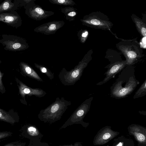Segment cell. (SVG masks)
<instances>
[{
	"label": "cell",
	"mask_w": 146,
	"mask_h": 146,
	"mask_svg": "<svg viewBox=\"0 0 146 146\" xmlns=\"http://www.w3.org/2000/svg\"><path fill=\"white\" fill-rule=\"evenodd\" d=\"M119 133L113 131L111 127L106 126L102 128L98 132L94 139V145L106 144L117 136Z\"/></svg>",
	"instance_id": "obj_6"
},
{
	"label": "cell",
	"mask_w": 146,
	"mask_h": 146,
	"mask_svg": "<svg viewBox=\"0 0 146 146\" xmlns=\"http://www.w3.org/2000/svg\"><path fill=\"white\" fill-rule=\"evenodd\" d=\"M146 94V79L135 92L133 98L135 99L145 96Z\"/></svg>",
	"instance_id": "obj_16"
},
{
	"label": "cell",
	"mask_w": 146,
	"mask_h": 146,
	"mask_svg": "<svg viewBox=\"0 0 146 146\" xmlns=\"http://www.w3.org/2000/svg\"><path fill=\"white\" fill-rule=\"evenodd\" d=\"M139 84L135 78L134 66L126 65L110 88L111 96L117 99L126 98Z\"/></svg>",
	"instance_id": "obj_1"
},
{
	"label": "cell",
	"mask_w": 146,
	"mask_h": 146,
	"mask_svg": "<svg viewBox=\"0 0 146 146\" xmlns=\"http://www.w3.org/2000/svg\"><path fill=\"white\" fill-rule=\"evenodd\" d=\"M129 135L133 136L138 142V146H146V129L135 124L130 125L128 128Z\"/></svg>",
	"instance_id": "obj_9"
},
{
	"label": "cell",
	"mask_w": 146,
	"mask_h": 146,
	"mask_svg": "<svg viewBox=\"0 0 146 146\" xmlns=\"http://www.w3.org/2000/svg\"><path fill=\"white\" fill-rule=\"evenodd\" d=\"M112 146H134L133 141L131 139L121 136L115 139Z\"/></svg>",
	"instance_id": "obj_13"
},
{
	"label": "cell",
	"mask_w": 146,
	"mask_h": 146,
	"mask_svg": "<svg viewBox=\"0 0 146 146\" xmlns=\"http://www.w3.org/2000/svg\"><path fill=\"white\" fill-rule=\"evenodd\" d=\"M35 1L32 0L25 7L26 14L29 17L35 20L40 21L54 15V12L46 11L36 4Z\"/></svg>",
	"instance_id": "obj_4"
},
{
	"label": "cell",
	"mask_w": 146,
	"mask_h": 146,
	"mask_svg": "<svg viewBox=\"0 0 146 146\" xmlns=\"http://www.w3.org/2000/svg\"><path fill=\"white\" fill-rule=\"evenodd\" d=\"M49 1L52 4L59 5L72 6L76 4L72 0H49Z\"/></svg>",
	"instance_id": "obj_17"
},
{
	"label": "cell",
	"mask_w": 146,
	"mask_h": 146,
	"mask_svg": "<svg viewBox=\"0 0 146 146\" xmlns=\"http://www.w3.org/2000/svg\"><path fill=\"white\" fill-rule=\"evenodd\" d=\"M25 143L17 141L7 143L3 146H25Z\"/></svg>",
	"instance_id": "obj_21"
},
{
	"label": "cell",
	"mask_w": 146,
	"mask_h": 146,
	"mask_svg": "<svg viewBox=\"0 0 146 146\" xmlns=\"http://www.w3.org/2000/svg\"><path fill=\"white\" fill-rule=\"evenodd\" d=\"M80 21L83 25L96 29L110 30L113 26L108 16L98 11L84 15Z\"/></svg>",
	"instance_id": "obj_3"
},
{
	"label": "cell",
	"mask_w": 146,
	"mask_h": 146,
	"mask_svg": "<svg viewBox=\"0 0 146 146\" xmlns=\"http://www.w3.org/2000/svg\"><path fill=\"white\" fill-rule=\"evenodd\" d=\"M65 22L63 20L53 21L44 23L36 27L34 31L48 35L54 34L63 26Z\"/></svg>",
	"instance_id": "obj_8"
},
{
	"label": "cell",
	"mask_w": 146,
	"mask_h": 146,
	"mask_svg": "<svg viewBox=\"0 0 146 146\" xmlns=\"http://www.w3.org/2000/svg\"><path fill=\"white\" fill-rule=\"evenodd\" d=\"M127 65L126 60L116 62L110 65H108L105 68L108 69L107 70L104 74L106 75L105 78L101 81L97 83V85H103L112 78H114L115 76L119 73Z\"/></svg>",
	"instance_id": "obj_7"
},
{
	"label": "cell",
	"mask_w": 146,
	"mask_h": 146,
	"mask_svg": "<svg viewBox=\"0 0 146 146\" xmlns=\"http://www.w3.org/2000/svg\"><path fill=\"white\" fill-rule=\"evenodd\" d=\"M61 11L65 16L66 20L73 21L77 14V12L73 7L68 6L60 8Z\"/></svg>",
	"instance_id": "obj_12"
},
{
	"label": "cell",
	"mask_w": 146,
	"mask_h": 146,
	"mask_svg": "<svg viewBox=\"0 0 146 146\" xmlns=\"http://www.w3.org/2000/svg\"><path fill=\"white\" fill-rule=\"evenodd\" d=\"M14 3L11 0H6L0 4V13L14 9Z\"/></svg>",
	"instance_id": "obj_15"
},
{
	"label": "cell",
	"mask_w": 146,
	"mask_h": 146,
	"mask_svg": "<svg viewBox=\"0 0 146 146\" xmlns=\"http://www.w3.org/2000/svg\"><path fill=\"white\" fill-rule=\"evenodd\" d=\"M0 21L15 27L21 26L22 23L21 17L16 12L14 11L0 13Z\"/></svg>",
	"instance_id": "obj_10"
},
{
	"label": "cell",
	"mask_w": 146,
	"mask_h": 146,
	"mask_svg": "<svg viewBox=\"0 0 146 146\" xmlns=\"http://www.w3.org/2000/svg\"><path fill=\"white\" fill-rule=\"evenodd\" d=\"M0 120L14 124L16 122L14 118L5 111L0 109Z\"/></svg>",
	"instance_id": "obj_14"
},
{
	"label": "cell",
	"mask_w": 146,
	"mask_h": 146,
	"mask_svg": "<svg viewBox=\"0 0 146 146\" xmlns=\"http://www.w3.org/2000/svg\"><path fill=\"white\" fill-rule=\"evenodd\" d=\"M131 17L132 21L135 23L138 32L142 36L145 37L146 36L145 23L141 19L134 14H132Z\"/></svg>",
	"instance_id": "obj_11"
},
{
	"label": "cell",
	"mask_w": 146,
	"mask_h": 146,
	"mask_svg": "<svg viewBox=\"0 0 146 146\" xmlns=\"http://www.w3.org/2000/svg\"><path fill=\"white\" fill-rule=\"evenodd\" d=\"M41 70L42 72L44 73L46 72L47 71L46 68L44 67H43L41 69Z\"/></svg>",
	"instance_id": "obj_23"
},
{
	"label": "cell",
	"mask_w": 146,
	"mask_h": 146,
	"mask_svg": "<svg viewBox=\"0 0 146 146\" xmlns=\"http://www.w3.org/2000/svg\"><path fill=\"white\" fill-rule=\"evenodd\" d=\"M13 133L10 131L0 132V140L9 137L12 135Z\"/></svg>",
	"instance_id": "obj_20"
},
{
	"label": "cell",
	"mask_w": 146,
	"mask_h": 146,
	"mask_svg": "<svg viewBox=\"0 0 146 146\" xmlns=\"http://www.w3.org/2000/svg\"><path fill=\"white\" fill-rule=\"evenodd\" d=\"M88 35V32L86 29H81L79 31L77 34L78 39L82 43H84L87 39Z\"/></svg>",
	"instance_id": "obj_18"
},
{
	"label": "cell",
	"mask_w": 146,
	"mask_h": 146,
	"mask_svg": "<svg viewBox=\"0 0 146 146\" xmlns=\"http://www.w3.org/2000/svg\"><path fill=\"white\" fill-rule=\"evenodd\" d=\"M26 131L27 134L32 136H36L38 134V132L36 129L34 127L30 126L28 127Z\"/></svg>",
	"instance_id": "obj_19"
},
{
	"label": "cell",
	"mask_w": 146,
	"mask_h": 146,
	"mask_svg": "<svg viewBox=\"0 0 146 146\" xmlns=\"http://www.w3.org/2000/svg\"><path fill=\"white\" fill-rule=\"evenodd\" d=\"M63 146H78V144H75V145H64Z\"/></svg>",
	"instance_id": "obj_24"
},
{
	"label": "cell",
	"mask_w": 146,
	"mask_h": 146,
	"mask_svg": "<svg viewBox=\"0 0 146 146\" xmlns=\"http://www.w3.org/2000/svg\"><path fill=\"white\" fill-rule=\"evenodd\" d=\"M2 75L0 72V88L2 90L3 88V86L2 81Z\"/></svg>",
	"instance_id": "obj_22"
},
{
	"label": "cell",
	"mask_w": 146,
	"mask_h": 146,
	"mask_svg": "<svg viewBox=\"0 0 146 146\" xmlns=\"http://www.w3.org/2000/svg\"><path fill=\"white\" fill-rule=\"evenodd\" d=\"M116 46L125 57L127 65H133L144 56L143 50L136 38L121 39Z\"/></svg>",
	"instance_id": "obj_2"
},
{
	"label": "cell",
	"mask_w": 146,
	"mask_h": 146,
	"mask_svg": "<svg viewBox=\"0 0 146 146\" xmlns=\"http://www.w3.org/2000/svg\"><path fill=\"white\" fill-rule=\"evenodd\" d=\"M3 37V39L1 41L5 44V48L7 49L11 50H22L27 49L29 46L24 38L16 36H9Z\"/></svg>",
	"instance_id": "obj_5"
}]
</instances>
